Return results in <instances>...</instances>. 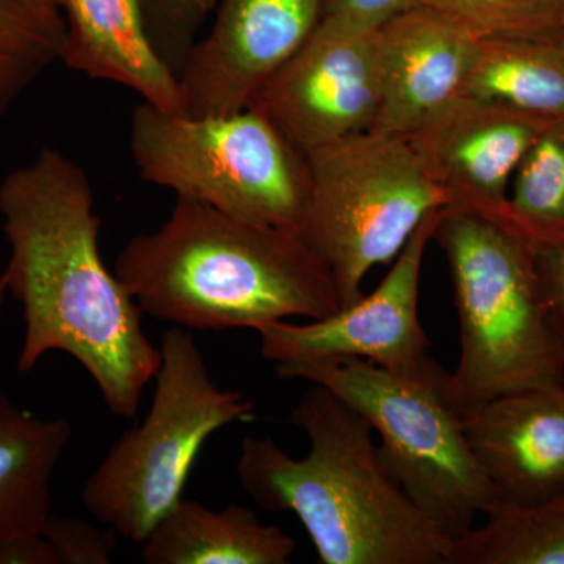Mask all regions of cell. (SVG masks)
Masks as SVG:
<instances>
[{
  "mask_svg": "<svg viewBox=\"0 0 564 564\" xmlns=\"http://www.w3.org/2000/svg\"><path fill=\"white\" fill-rule=\"evenodd\" d=\"M536 265L549 313L564 347V245H538Z\"/></svg>",
  "mask_w": 564,
  "mask_h": 564,
  "instance_id": "484cf974",
  "label": "cell"
},
{
  "mask_svg": "<svg viewBox=\"0 0 564 564\" xmlns=\"http://www.w3.org/2000/svg\"><path fill=\"white\" fill-rule=\"evenodd\" d=\"M303 239L325 262L340 306L362 299L370 270L395 261L426 215L447 199L406 137L366 131L306 155Z\"/></svg>",
  "mask_w": 564,
  "mask_h": 564,
  "instance_id": "ba28073f",
  "label": "cell"
},
{
  "mask_svg": "<svg viewBox=\"0 0 564 564\" xmlns=\"http://www.w3.org/2000/svg\"><path fill=\"white\" fill-rule=\"evenodd\" d=\"M0 564H61L57 552L43 534L0 541Z\"/></svg>",
  "mask_w": 564,
  "mask_h": 564,
  "instance_id": "4316f807",
  "label": "cell"
},
{
  "mask_svg": "<svg viewBox=\"0 0 564 564\" xmlns=\"http://www.w3.org/2000/svg\"><path fill=\"white\" fill-rule=\"evenodd\" d=\"M441 209L426 215L391 270L370 295L318 321L274 322L259 328L261 355L278 364L362 359L413 372L432 361L429 334L419 317V288L426 248Z\"/></svg>",
  "mask_w": 564,
  "mask_h": 564,
  "instance_id": "30bf717a",
  "label": "cell"
},
{
  "mask_svg": "<svg viewBox=\"0 0 564 564\" xmlns=\"http://www.w3.org/2000/svg\"><path fill=\"white\" fill-rule=\"evenodd\" d=\"M66 24L62 63L129 88L159 109L182 113L176 73L148 33L140 0H57Z\"/></svg>",
  "mask_w": 564,
  "mask_h": 564,
  "instance_id": "9a60e30c",
  "label": "cell"
},
{
  "mask_svg": "<svg viewBox=\"0 0 564 564\" xmlns=\"http://www.w3.org/2000/svg\"><path fill=\"white\" fill-rule=\"evenodd\" d=\"M218 3L220 0H140L152 44L176 76L195 44L199 25Z\"/></svg>",
  "mask_w": 564,
  "mask_h": 564,
  "instance_id": "603a6c76",
  "label": "cell"
},
{
  "mask_svg": "<svg viewBox=\"0 0 564 564\" xmlns=\"http://www.w3.org/2000/svg\"><path fill=\"white\" fill-rule=\"evenodd\" d=\"M140 545L148 564H288L296 551L291 534L263 524L251 508L212 510L184 497Z\"/></svg>",
  "mask_w": 564,
  "mask_h": 564,
  "instance_id": "2e32d148",
  "label": "cell"
},
{
  "mask_svg": "<svg viewBox=\"0 0 564 564\" xmlns=\"http://www.w3.org/2000/svg\"><path fill=\"white\" fill-rule=\"evenodd\" d=\"M480 36L532 35L564 28V0H425Z\"/></svg>",
  "mask_w": 564,
  "mask_h": 564,
  "instance_id": "7402d4cb",
  "label": "cell"
},
{
  "mask_svg": "<svg viewBox=\"0 0 564 564\" xmlns=\"http://www.w3.org/2000/svg\"><path fill=\"white\" fill-rule=\"evenodd\" d=\"M425 6V0H322V20L355 31L377 32L408 11Z\"/></svg>",
  "mask_w": 564,
  "mask_h": 564,
  "instance_id": "d4e9b609",
  "label": "cell"
},
{
  "mask_svg": "<svg viewBox=\"0 0 564 564\" xmlns=\"http://www.w3.org/2000/svg\"><path fill=\"white\" fill-rule=\"evenodd\" d=\"M381 104L377 32L322 20L250 104L304 158L372 131Z\"/></svg>",
  "mask_w": 564,
  "mask_h": 564,
  "instance_id": "9c48e42d",
  "label": "cell"
},
{
  "mask_svg": "<svg viewBox=\"0 0 564 564\" xmlns=\"http://www.w3.org/2000/svg\"><path fill=\"white\" fill-rule=\"evenodd\" d=\"M291 422L310 440L303 458L269 436L242 441L237 477L252 502L295 514L323 564H445L451 538L393 477L361 414L313 384Z\"/></svg>",
  "mask_w": 564,
  "mask_h": 564,
  "instance_id": "3957f363",
  "label": "cell"
},
{
  "mask_svg": "<svg viewBox=\"0 0 564 564\" xmlns=\"http://www.w3.org/2000/svg\"><path fill=\"white\" fill-rule=\"evenodd\" d=\"M433 240L447 259L459 321L458 366L447 380L456 410L564 386V347L538 273V245L448 207Z\"/></svg>",
  "mask_w": 564,
  "mask_h": 564,
  "instance_id": "277c9868",
  "label": "cell"
},
{
  "mask_svg": "<svg viewBox=\"0 0 564 564\" xmlns=\"http://www.w3.org/2000/svg\"><path fill=\"white\" fill-rule=\"evenodd\" d=\"M141 180L242 220L300 232L310 176L306 158L254 109L188 117L150 102L131 118Z\"/></svg>",
  "mask_w": 564,
  "mask_h": 564,
  "instance_id": "52a82bcc",
  "label": "cell"
},
{
  "mask_svg": "<svg viewBox=\"0 0 564 564\" xmlns=\"http://www.w3.org/2000/svg\"><path fill=\"white\" fill-rule=\"evenodd\" d=\"M7 293H9V288H7V280L2 273L0 274V314H2L3 302H6Z\"/></svg>",
  "mask_w": 564,
  "mask_h": 564,
  "instance_id": "83f0119b",
  "label": "cell"
},
{
  "mask_svg": "<svg viewBox=\"0 0 564 564\" xmlns=\"http://www.w3.org/2000/svg\"><path fill=\"white\" fill-rule=\"evenodd\" d=\"M115 274L141 313L188 332H229L339 313L333 274L302 234L177 198L122 248Z\"/></svg>",
  "mask_w": 564,
  "mask_h": 564,
  "instance_id": "7a4b0ae2",
  "label": "cell"
},
{
  "mask_svg": "<svg viewBox=\"0 0 564 564\" xmlns=\"http://www.w3.org/2000/svg\"><path fill=\"white\" fill-rule=\"evenodd\" d=\"M321 21L322 0H220L210 32L193 44L177 74L182 113L248 109Z\"/></svg>",
  "mask_w": 564,
  "mask_h": 564,
  "instance_id": "8fae6325",
  "label": "cell"
},
{
  "mask_svg": "<svg viewBox=\"0 0 564 564\" xmlns=\"http://www.w3.org/2000/svg\"><path fill=\"white\" fill-rule=\"evenodd\" d=\"M564 29V28H563Z\"/></svg>",
  "mask_w": 564,
  "mask_h": 564,
  "instance_id": "f1b7e54d",
  "label": "cell"
},
{
  "mask_svg": "<svg viewBox=\"0 0 564 564\" xmlns=\"http://www.w3.org/2000/svg\"><path fill=\"white\" fill-rule=\"evenodd\" d=\"M159 350L147 417L115 441L82 488L88 513L139 545L182 499L207 440L223 426L252 421L256 413L242 392L212 380L188 329H166Z\"/></svg>",
  "mask_w": 564,
  "mask_h": 564,
  "instance_id": "8992f818",
  "label": "cell"
},
{
  "mask_svg": "<svg viewBox=\"0 0 564 564\" xmlns=\"http://www.w3.org/2000/svg\"><path fill=\"white\" fill-rule=\"evenodd\" d=\"M508 229L536 245H564V115L545 126L516 170Z\"/></svg>",
  "mask_w": 564,
  "mask_h": 564,
  "instance_id": "44dd1931",
  "label": "cell"
},
{
  "mask_svg": "<svg viewBox=\"0 0 564 564\" xmlns=\"http://www.w3.org/2000/svg\"><path fill=\"white\" fill-rule=\"evenodd\" d=\"M65 40L57 0H0V118L62 61Z\"/></svg>",
  "mask_w": 564,
  "mask_h": 564,
  "instance_id": "ffe728a7",
  "label": "cell"
},
{
  "mask_svg": "<svg viewBox=\"0 0 564 564\" xmlns=\"http://www.w3.org/2000/svg\"><path fill=\"white\" fill-rule=\"evenodd\" d=\"M43 536L57 552L61 564H109L120 534L109 525L99 529L82 519L51 514Z\"/></svg>",
  "mask_w": 564,
  "mask_h": 564,
  "instance_id": "cb8c5ba5",
  "label": "cell"
},
{
  "mask_svg": "<svg viewBox=\"0 0 564 564\" xmlns=\"http://www.w3.org/2000/svg\"><path fill=\"white\" fill-rule=\"evenodd\" d=\"M462 419L499 502L533 505L564 492V386L500 395Z\"/></svg>",
  "mask_w": 564,
  "mask_h": 564,
  "instance_id": "5bb4252c",
  "label": "cell"
},
{
  "mask_svg": "<svg viewBox=\"0 0 564 564\" xmlns=\"http://www.w3.org/2000/svg\"><path fill=\"white\" fill-rule=\"evenodd\" d=\"M276 373L322 386L361 414L380 434L388 469L451 540L499 502L448 399V372L434 359L413 372L362 359H321L278 364Z\"/></svg>",
  "mask_w": 564,
  "mask_h": 564,
  "instance_id": "5b68a950",
  "label": "cell"
},
{
  "mask_svg": "<svg viewBox=\"0 0 564 564\" xmlns=\"http://www.w3.org/2000/svg\"><path fill=\"white\" fill-rule=\"evenodd\" d=\"M462 95L562 117L564 29L478 39Z\"/></svg>",
  "mask_w": 564,
  "mask_h": 564,
  "instance_id": "ac0fdd59",
  "label": "cell"
},
{
  "mask_svg": "<svg viewBox=\"0 0 564 564\" xmlns=\"http://www.w3.org/2000/svg\"><path fill=\"white\" fill-rule=\"evenodd\" d=\"M448 545L445 564H564V492L533 505L497 502Z\"/></svg>",
  "mask_w": 564,
  "mask_h": 564,
  "instance_id": "d6986e66",
  "label": "cell"
},
{
  "mask_svg": "<svg viewBox=\"0 0 564 564\" xmlns=\"http://www.w3.org/2000/svg\"><path fill=\"white\" fill-rule=\"evenodd\" d=\"M480 36L422 6L377 31L381 104L372 131L408 137L458 98Z\"/></svg>",
  "mask_w": 564,
  "mask_h": 564,
  "instance_id": "4fadbf2b",
  "label": "cell"
},
{
  "mask_svg": "<svg viewBox=\"0 0 564 564\" xmlns=\"http://www.w3.org/2000/svg\"><path fill=\"white\" fill-rule=\"evenodd\" d=\"M10 259L3 276L22 306L18 372L63 351L90 375L110 413L132 419L161 364L141 310L99 251L101 218L84 169L44 148L0 185Z\"/></svg>",
  "mask_w": 564,
  "mask_h": 564,
  "instance_id": "6da1fadb",
  "label": "cell"
},
{
  "mask_svg": "<svg viewBox=\"0 0 564 564\" xmlns=\"http://www.w3.org/2000/svg\"><path fill=\"white\" fill-rule=\"evenodd\" d=\"M554 118L459 95L406 137L448 209L508 228V191L519 163Z\"/></svg>",
  "mask_w": 564,
  "mask_h": 564,
  "instance_id": "7c38bea8",
  "label": "cell"
},
{
  "mask_svg": "<svg viewBox=\"0 0 564 564\" xmlns=\"http://www.w3.org/2000/svg\"><path fill=\"white\" fill-rule=\"evenodd\" d=\"M73 436L66 419H41L0 392V541L43 534L52 475Z\"/></svg>",
  "mask_w": 564,
  "mask_h": 564,
  "instance_id": "e0dca14e",
  "label": "cell"
}]
</instances>
